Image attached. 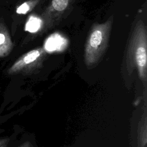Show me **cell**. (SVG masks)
<instances>
[{
    "label": "cell",
    "mask_w": 147,
    "mask_h": 147,
    "mask_svg": "<svg viewBox=\"0 0 147 147\" xmlns=\"http://www.w3.org/2000/svg\"><path fill=\"white\" fill-rule=\"evenodd\" d=\"M129 74L136 69L139 78L146 86L147 81V30L142 20L134 25L131 33L125 56Z\"/></svg>",
    "instance_id": "6da1fadb"
},
{
    "label": "cell",
    "mask_w": 147,
    "mask_h": 147,
    "mask_svg": "<svg viewBox=\"0 0 147 147\" xmlns=\"http://www.w3.org/2000/svg\"><path fill=\"white\" fill-rule=\"evenodd\" d=\"M113 16L102 23H94L87 37L84 51V63L87 68L95 66L106 52L113 24Z\"/></svg>",
    "instance_id": "7a4b0ae2"
},
{
    "label": "cell",
    "mask_w": 147,
    "mask_h": 147,
    "mask_svg": "<svg viewBox=\"0 0 147 147\" xmlns=\"http://www.w3.org/2000/svg\"><path fill=\"white\" fill-rule=\"evenodd\" d=\"M76 0H51L41 14L42 27L40 33L55 28L69 14Z\"/></svg>",
    "instance_id": "3957f363"
},
{
    "label": "cell",
    "mask_w": 147,
    "mask_h": 147,
    "mask_svg": "<svg viewBox=\"0 0 147 147\" xmlns=\"http://www.w3.org/2000/svg\"><path fill=\"white\" fill-rule=\"evenodd\" d=\"M46 56L47 51L44 47L32 49L23 55L14 63L12 67V71H35L42 67Z\"/></svg>",
    "instance_id": "277c9868"
},
{
    "label": "cell",
    "mask_w": 147,
    "mask_h": 147,
    "mask_svg": "<svg viewBox=\"0 0 147 147\" xmlns=\"http://www.w3.org/2000/svg\"><path fill=\"white\" fill-rule=\"evenodd\" d=\"M13 47L9 30L3 19H0V56H6L9 53Z\"/></svg>",
    "instance_id": "5b68a950"
},
{
    "label": "cell",
    "mask_w": 147,
    "mask_h": 147,
    "mask_svg": "<svg viewBox=\"0 0 147 147\" xmlns=\"http://www.w3.org/2000/svg\"><path fill=\"white\" fill-rule=\"evenodd\" d=\"M146 126H147L146 113V109H145L139 123L138 147H146V144H147Z\"/></svg>",
    "instance_id": "8992f818"
},
{
    "label": "cell",
    "mask_w": 147,
    "mask_h": 147,
    "mask_svg": "<svg viewBox=\"0 0 147 147\" xmlns=\"http://www.w3.org/2000/svg\"><path fill=\"white\" fill-rule=\"evenodd\" d=\"M42 27V22L40 17L30 16L25 26V30L30 33L40 32Z\"/></svg>",
    "instance_id": "52a82bcc"
},
{
    "label": "cell",
    "mask_w": 147,
    "mask_h": 147,
    "mask_svg": "<svg viewBox=\"0 0 147 147\" xmlns=\"http://www.w3.org/2000/svg\"><path fill=\"white\" fill-rule=\"evenodd\" d=\"M41 0H29L19 5L16 9V13L19 14H25L32 10Z\"/></svg>",
    "instance_id": "ba28073f"
}]
</instances>
